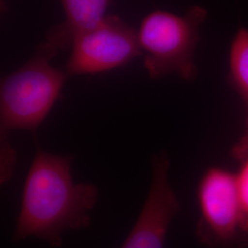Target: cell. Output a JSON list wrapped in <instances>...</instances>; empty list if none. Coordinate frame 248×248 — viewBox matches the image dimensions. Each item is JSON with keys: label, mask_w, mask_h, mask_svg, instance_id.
Here are the masks:
<instances>
[{"label": "cell", "mask_w": 248, "mask_h": 248, "mask_svg": "<svg viewBox=\"0 0 248 248\" xmlns=\"http://www.w3.org/2000/svg\"><path fill=\"white\" fill-rule=\"evenodd\" d=\"M232 156L240 163L248 158V129L246 133L240 138L232 148Z\"/></svg>", "instance_id": "8fae6325"}, {"label": "cell", "mask_w": 248, "mask_h": 248, "mask_svg": "<svg viewBox=\"0 0 248 248\" xmlns=\"http://www.w3.org/2000/svg\"><path fill=\"white\" fill-rule=\"evenodd\" d=\"M17 163L16 152L8 140L1 141V183H6L15 169Z\"/></svg>", "instance_id": "9c48e42d"}, {"label": "cell", "mask_w": 248, "mask_h": 248, "mask_svg": "<svg viewBox=\"0 0 248 248\" xmlns=\"http://www.w3.org/2000/svg\"><path fill=\"white\" fill-rule=\"evenodd\" d=\"M61 3L65 17L47 31L46 41L59 51H66L80 33L106 17L109 0H61Z\"/></svg>", "instance_id": "52a82bcc"}, {"label": "cell", "mask_w": 248, "mask_h": 248, "mask_svg": "<svg viewBox=\"0 0 248 248\" xmlns=\"http://www.w3.org/2000/svg\"><path fill=\"white\" fill-rule=\"evenodd\" d=\"M235 177L245 223L248 229V158L241 162V169L235 173Z\"/></svg>", "instance_id": "30bf717a"}, {"label": "cell", "mask_w": 248, "mask_h": 248, "mask_svg": "<svg viewBox=\"0 0 248 248\" xmlns=\"http://www.w3.org/2000/svg\"><path fill=\"white\" fill-rule=\"evenodd\" d=\"M207 17V9L196 5L183 15L155 10L144 18L138 37L145 53L144 68L152 79L169 75L189 82L197 78L196 50L201 41V27Z\"/></svg>", "instance_id": "3957f363"}, {"label": "cell", "mask_w": 248, "mask_h": 248, "mask_svg": "<svg viewBox=\"0 0 248 248\" xmlns=\"http://www.w3.org/2000/svg\"><path fill=\"white\" fill-rule=\"evenodd\" d=\"M72 160L69 155L37 151L23 187L13 241L36 237L59 248L63 232L89 227L98 188L74 183Z\"/></svg>", "instance_id": "6da1fadb"}, {"label": "cell", "mask_w": 248, "mask_h": 248, "mask_svg": "<svg viewBox=\"0 0 248 248\" xmlns=\"http://www.w3.org/2000/svg\"><path fill=\"white\" fill-rule=\"evenodd\" d=\"M58 51L45 41L22 66L1 79V141L7 140L10 131L35 133L60 98L69 75L51 63Z\"/></svg>", "instance_id": "7a4b0ae2"}, {"label": "cell", "mask_w": 248, "mask_h": 248, "mask_svg": "<svg viewBox=\"0 0 248 248\" xmlns=\"http://www.w3.org/2000/svg\"><path fill=\"white\" fill-rule=\"evenodd\" d=\"M70 49L64 67L69 76L108 71L143 53L138 31L117 16H106L96 26L80 33Z\"/></svg>", "instance_id": "5b68a950"}, {"label": "cell", "mask_w": 248, "mask_h": 248, "mask_svg": "<svg viewBox=\"0 0 248 248\" xmlns=\"http://www.w3.org/2000/svg\"><path fill=\"white\" fill-rule=\"evenodd\" d=\"M199 241L209 248H248V229L235 173L219 167L207 169L197 187Z\"/></svg>", "instance_id": "277c9868"}, {"label": "cell", "mask_w": 248, "mask_h": 248, "mask_svg": "<svg viewBox=\"0 0 248 248\" xmlns=\"http://www.w3.org/2000/svg\"><path fill=\"white\" fill-rule=\"evenodd\" d=\"M169 167L170 160L166 151L153 155L149 193L121 248H164L169 225L181 209L169 183Z\"/></svg>", "instance_id": "8992f818"}, {"label": "cell", "mask_w": 248, "mask_h": 248, "mask_svg": "<svg viewBox=\"0 0 248 248\" xmlns=\"http://www.w3.org/2000/svg\"><path fill=\"white\" fill-rule=\"evenodd\" d=\"M228 83L248 105V28H240L229 49Z\"/></svg>", "instance_id": "ba28073f"}]
</instances>
